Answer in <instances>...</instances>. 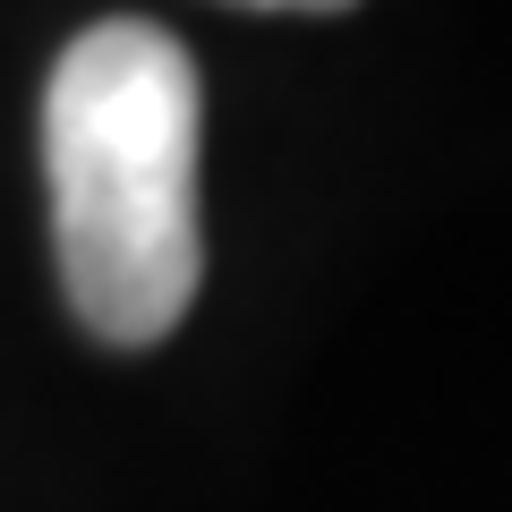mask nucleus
<instances>
[{
  "mask_svg": "<svg viewBox=\"0 0 512 512\" xmlns=\"http://www.w3.org/2000/svg\"><path fill=\"white\" fill-rule=\"evenodd\" d=\"M197 128V60L154 18L86 26L43 86L60 291L94 342L146 350L197 299Z\"/></svg>",
  "mask_w": 512,
  "mask_h": 512,
  "instance_id": "f257e3e1",
  "label": "nucleus"
},
{
  "mask_svg": "<svg viewBox=\"0 0 512 512\" xmlns=\"http://www.w3.org/2000/svg\"><path fill=\"white\" fill-rule=\"evenodd\" d=\"M239 9H350V0H239Z\"/></svg>",
  "mask_w": 512,
  "mask_h": 512,
  "instance_id": "f03ea898",
  "label": "nucleus"
}]
</instances>
